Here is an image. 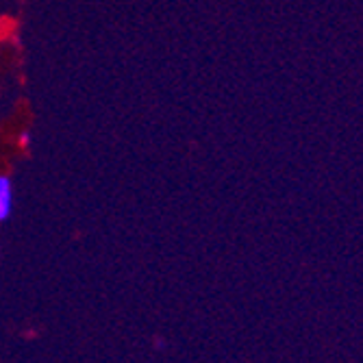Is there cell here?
Returning a JSON list of instances; mask_svg holds the SVG:
<instances>
[{
	"label": "cell",
	"mask_w": 363,
	"mask_h": 363,
	"mask_svg": "<svg viewBox=\"0 0 363 363\" xmlns=\"http://www.w3.org/2000/svg\"><path fill=\"white\" fill-rule=\"evenodd\" d=\"M11 213V181L0 174V222Z\"/></svg>",
	"instance_id": "obj_1"
},
{
	"label": "cell",
	"mask_w": 363,
	"mask_h": 363,
	"mask_svg": "<svg viewBox=\"0 0 363 363\" xmlns=\"http://www.w3.org/2000/svg\"><path fill=\"white\" fill-rule=\"evenodd\" d=\"M28 140H30V135H28V130H24V133L20 135V144H22V146L26 148V146H28Z\"/></svg>",
	"instance_id": "obj_2"
}]
</instances>
